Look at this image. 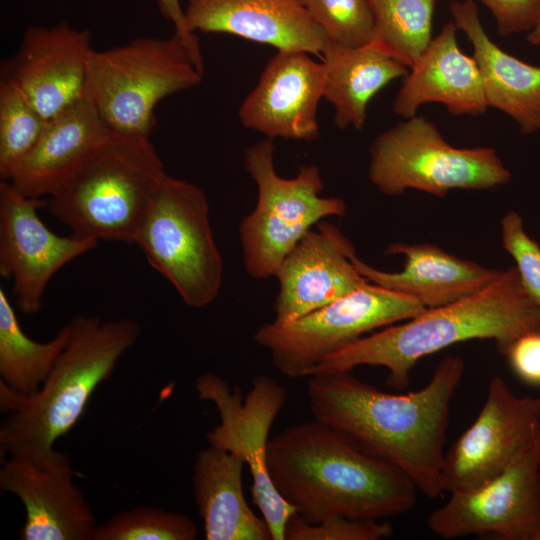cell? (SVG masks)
I'll list each match as a JSON object with an SVG mask.
<instances>
[{"instance_id":"1","label":"cell","mask_w":540,"mask_h":540,"mask_svg":"<svg viewBox=\"0 0 540 540\" xmlns=\"http://www.w3.org/2000/svg\"><path fill=\"white\" fill-rule=\"evenodd\" d=\"M465 370L460 357L448 356L417 391L387 393L351 371L311 374L307 399L313 419L334 428L364 452L405 472L420 493H443L441 470L452 398Z\"/></svg>"},{"instance_id":"2","label":"cell","mask_w":540,"mask_h":540,"mask_svg":"<svg viewBox=\"0 0 540 540\" xmlns=\"http://www.w3.org/2000/svg\"><path fill=\"white\" fill-rule=\"evenodd\" d=\"M267 469L280 496L310 524L333 516L381 520L410 511L419 490L395 465L313 419L269 440Z\"/></svg>"},{"instance_id":"3","label":"cell","mask_w":540,"mask_h":540,"mask_svg":"<svg viewBox=\"0 0 540 540\" xmlns=\"http://www.w3.org/2000/svg\"><path fill=\"white\" fill-rule=\"evenodd\" d=\"M539 330L540 310L526 294L517 268L511 266L472 295L358 339L324 359L313 373L382 366L388 371L387 385L404 390L413 367L429 354L471 339L493 340L506 354L518 337Z\"/></svg>"},{"instance_id":"4","label":"cell","mask_w":540,"mask_h":540,"mask_svg":"<svg viewBox=\"0 0 540 540\" xmlns=\"http://www.w3.org/2000/svg\"><path fill=\"white\" fill-rule=\"evenodd\" d=\"M69 341L40 389L25 396L0 382V455L25 456L37 465L57 450L55 442L78 422L96 388L113 374L119 358L140 336L127 317L103 322L94 316L70 320Z\"/></svg>"},{"instance_id":"5","label":"cell","mask_w":540,"mask_h":540,"mask_svg":"<svg viewBox=\"0 0 540 540\" xmlns=\"http://www.w3.org/2000/svg\"><path fill=\"white\" fill-rule=\"evenodd\" d=\"M165 174L149 137L109 129L49 196L48 208L74 237L131 243Z\"/></svg>"},{"instance_id":"6","label":"cell","mask_w":540,"mask_h":540,"mask_svg":"<svg viewBox=\"0 0 540 540\" xmlns=\"http://www.w3.org/2000/svg\"><path fill=\"white\" fill-rule=\"evenodd\" d=\"M203 72L201 52L179 33L138 37L108 50H92L85 96L110 129L149 137L156 105L198 85Z\"/></svg>"},{"instance_id":"7","label":"cell","mask_w":540,"mask_h":540,"mask_svg":"<svg viewBox=\"0 0 540 540\" xmlns=\"http://www.w3.org/2000/svg\"><path fill=\"white\" fill-rule=\"evenodd\" d=\"M150 266L192 308L219 295L224 264L209 220V204L196 184L168 175L153 192L134 236Z\"/></svg>"},{"instance_id":"8","label":"cell","mask_w":540,"mask_h":540,"mask_svg":"<svg viewBox=\"0 0 540 540\" xmlns=\"http://www.w3.org/2000/svg\"><path fill=\"white\" fill-rule=\"evenodd\" d=\"M275 146L267 138L249 146L244 167L257 185V202L242 218L238 232L246 273L253 279L274 277L286 255L313 226L330 216L342 217L340 197H322L323 181L316 165H303L293 178L274 166Z\"/></svg>"},{"instance_id":"9","label":"cell","mask_w":540,"mask_h":540,"mask_svg":"<svg viewBox=\"0 0 540 540\" xmlns=\"http://www.w3.org/2000/svg\"><path fill=\"white\" fill-rule=\"evenodd\" d=\"M369 154L368 178L387 196L414 189L444 197L454 189H491L511 180L494 148L454 147L424 116L403 119L379 134Z\"/></svg>"},{"instance_id":"10","label":"cell","mask_w":540,"mask_h":540,"mask_svg":"<svg viewBox=\"0 0 540 540\" xmlns=\"http://www.w3.org/2000/svg\"><path fill=\"white\" fill-rule=\"evenodd\" d=\"M427 308L415 297L371 282L303 317L261 325L254 341L270 352L276 369L290 378L309 376L328 356L365 334L408 320Z\"/></svg>"},{"instance_id":"11","label":"cell","mask_w":540,"mask_h":540,"mask_svg":"<svg viewBox=\"0 0 540 540\" xmlns=\"http://www.w3.org/2000/svg\"><path fill=\"white\" fill-rule=\"evenodd\" d=\"M198 399L212 402L220 422L206 434L209 444L243 459L248 466L253 504L267 522L273 540H284L288 518L296 512L275 489L267 469L271 427L282 410L286 388L267 375H257L243 398L239 385L229 384L213 373L196 378Z\"/></svg>"},{"instance_id":"12","label":"cell","mask_w":540,"mask_h":540,"mask_svg":"<svg viewBox=\"0 0 540 540\" xmlns=\"http://www.w3.org/2000/svg\"><path fill=\"white\" fill-rule=\"evenodd\" d=\"M426 523L446 540L473 535L540 540V433L496 477L478 488L450 493Z\"/></svg>"},{"instance_id":"13","label":"cell","mask_w":540,"mask_h":540,"mask_svg":"<svg viewBox=\"0 0 540 540\" xmlns=\"http://www.w3.org/2000/svg\"><path fill=\"white\" fill-rule=\"evenodd\" d=\"M540 433V398L519 397L493 376L475 421L445 453L443 492L469 491L505 470Z\"/></svg>"},{"instance_id":"14","label":"cell","mask_w":540,"mask_h":540,"mask_svg":"<svg viewBox=\"0 0 540 540\" xmlns=\"http://www.w3.org/2000/svg\"><path fill=\"white\" fill-rule=\"evenodd\" d=\"M45 202L27 197L7 180L0 183V274L13 283L18 308L34 314L51 278L98 241L60 236L41 220Z\"/></svg>"},{"instance_id":"15","label":"cell","mask_w":540,"mask_h":540,"mask_svg":"<svg viewBox=\"0 0 540 540\" xmlns=\"http://www.w3.org/2000/svg\"><path fill=\"white\" fill-rule=\"evenodd\" d=\"M91 34L66 22L28 26L17 51L1 63L14 83L47 119L85 97Z\"/></svg>"},{"instance_id":"16","label":"cell","mask_w":540,"mask_h":540,"mask_svg":"<svg viewBox=\"0 0 540 540\" xmlns=\"http://www.w3.org/2000/svg\"><path fill=\"white\" fill-rule=\"evenodd\" d=\"M73 475L70 458L59 451L42 465L25 456L2 461L0 489L25 508L20 540H93L98 525Z\"/></svg>"},{"instance_id":"17","label":"cell","mask_w":540,"mask_h":540,"mask_svg":"<svg viewBox=\"0 0 540 540\" xmlns=\"http://www.w3.org/2000/svg\"><path fill=\"white\" fill-rule=\"evenodd\" d=\"M355 247L322 220L307 232L276 270L274 321L287 323L320 309L369 282L352 261Z\"/></svg>"},{"instance_id":"18","label":"cell","mask_w":540,"mask_h":540,"mask_svg":"<svg viewBox=\"0 0 540 540\" xmlns=\"http://www.w3.org/2000/svg\"><path fill=\"white\" fill-rule=\"evenodd\" d=\"M322 62L302 51H278L266 64L238 115L267 138L311 141L319 135L317 111L324 97Z\"/></svg>"},{"instance_id":"19","label":"cell","mask_w":540,"mask_h":540,"mask_svg":"<svg viewBox=\"0 0 540 540\" xmlns=\"http://www.w3.org/2000/svg\"><path fill=\"white\" fill-rule=\"evenodd\" d=\"M184 13L193 33H226L278 51L321 57L330 42L297 0H188Z\"/></svg>"},{"instance_id":"20","label":"cell","mask_w":540,"mask_h":540,"mask_svg":"<svg viewBox=\"0 0 540 540\" xmlns=\"http://www.w3.org/2000/svg\"><path fill=\"white\" fill-rule=\"evenodd\" d=\"M454 22L445 24L404 77L392 104L403 119L428 103L442 104L454 116H477L488 109L478 66L461 51Z\"/></svg>"},{"instance_id":"21","label":"cell","mask_w":540,"mask_h":540,"mask_svg":"<svg viewBox=\"0 0 540 540\" xmlns=\"http://www.w3.org/2000/svg\"><path fill=\"white\" fill-rule=\"evenodd\" d=\"M449 10L472 46L488 108L505 113L524 135L539 132L540 66L501 49L486 33L474 0L453 1Z\"/></svg>"},{"instance_id":"22","label":"cell","mask_w":540,"mask_h":540,"mask_svg":"<svg viewBox=\"0 0 540 540\" xmlns=\"http://www.w3.org/2000/svg\"><path fill=\"white\" fill-rule=\"evenodd\" d=\"M384 253L403 255V270H378L360 260L356 253L352 255V261L369 282L413 296L427 309L453 303L480 291L497 279L502 271L485 268L427 243H392Z\"/></svg>"},{"instance_id":"23","label":"cell","mask_w":540,"mask_h":540,"mask_svg":"<svg viewBox=\"0 0 540 540\" xmlns=\"http://www.w3.org/2000/svg\"><path fill=\"white\" fill-rule=\"evenodd\" d=\"M109 129L83 97L48 120L34 149L7 181L27 197L50 196Z\"/></svg>"},{"instance_id":"24","label":"cell","mask_w":540,"mask_h":540,"mask_svg":"<svg viewBox=\"0 0 540 540\" xmlns=\"http://www.w3.org/2000/svg\"><path fill=\"white\" fill-rule=\"evenodd\" d=\"M245 462L209 444L193 464V495L206 540H273L265 519L247 504L242 474Z\"/></svg>"},{"instance_id":"25","label":"cell","mask_w":540,"mask_h":540,"mask_svg":"<svg viewBox=\"0 0 540 540\" xmlns=\"http://www.w3.org/2000/svg\"><path fill=\"white\" fill-rule=\"evenodd\" d=\"M320 58L325 75L324 98L334 107V123L340 129H362L371 99L409 72L405 64L373 42L357 47L329 42Z\"/></svg>"},{"instance_id":"26","label":"cell","mask_w":540,"mask_h":540,"mask_svg":"<svg viewBox=\"0 0 540 540\" xmlns=\"http://www.w3.org/2000/svg\"><path fill=\"white\" fill-rule=\"evenodd\" d=\"M71 334L68 322L48 342L27 336L5 292L0 288V378L15 392H37L65 349Z\"/></svg>"},{"instance_id":"27","label":"cell","mask_w":540,"mask_h":540,"mask_svg":"<svg viewBox=\"0 0 540 540\" xmlns=\"http://www.w3.org/2000/svg\"><path fill=\"white\" fill-rule=\"evenodd\" d=\"M372 11V42L409 69L432 40L435 0H367Z\"/></svg>"},{"instance_id":"28","label":"cell","mask_w":540,"mask_h":540,"mask_svg":"<svg viewBox=\"0 0 540 540\" xmlns=\"http://www.w3.org/2000/svg\"><path fill=\"white\" fill-rule=\"evenodd\" d=\"M11 81L0 76V177L9 180L48 123Z\"/></svg>"},{"instance_id":"29","label":"cell","mask_w":540,"mask_h":540,"mask_svg":"<svg viewBox=\"0 0 540 540\" xmlns=\"http://www.w3.org/2000/svg\"><path fill=\"white\" fill-rule=\"evenodd\" d=\"M198 530L186 515L139 506L98 525L93 540H195Z\"/></svg>"},{"instance_id":"30","label":"cell","mask_w":540,"mask_h":540,"mask_svg":"<svg viewBox=\"0 0 540 540\" xmlns=\"http://www.w3.org/2000/svg\"><path fill=\"white\" fill-rule=\"evenodd\" d=\"M330 42L357 47L372 42L374 21L367 0H297Z\"/></svg>"},{"instance_id":"31","label":"cell","mask_w":540,"mask_h":540,"mask_svg":"<svg viewBox=\"0 0 540 540\" xmlns=\"http://www.w3.org/2000/svg\"><path fill=\"white\" fill-rule=\"evenodd\" d=\"M392 535L393 527L386 521L333 516L310 524L296 512L284 530V540H382Z\"/></svg>"},{"instance_id":"32","label":"cell","mask_w":540,"mask_h":540,"mask_svg":"<svg viewBox=\"0 0 540 540\" xmlns=\"http://www.w3.org/2000/svg\"><path fill=\"white\" fill-rule=\"evenodd\" d=\"M503 248L515 261L521 284L540 310V246L524 230L522 217L509 211L501 220Z\"/></svg>"},{"instance_id":"33","label":"cell","mask_w":540,"mask_h":540,"mask_svg":"<svg viewBox=\"0 0 540 540\" xmlns=\"http://www.w3.org/2000/svg\"><path fill=\"white\" fill-rule=\"evenodd\" d=\"M493 16L502 36L527 34L535 25L540 0H478Z\"/></svg>"},{"instance_id":"34","label":"cell","mask_w":540,"mask_h":540,"mask_svg":"<svg viewBox=\"0 0 540 540\" xmlns=\"http://www.w3.org/2000/svg\"><path fill=\"white\" fill-rule=\"evenodd\" d=\"M505 355L512 370L521 380L540 386V330L518 337Z\"/></svg>"},{"instance_id":"35","label":"cell","mask_w":540,"mask_h":540,"mask_svg":"<svg viewBox=\"0 0 540 540\" xmlns=\"http://www.w3.org/2000/svg\"><path fill=\"white\" fill-rule=\"evenodd\" d=\"M156 3L162 15L173 24L175 32L179 33L192 48L201 52L195 33L191 32L187 26L185 13L179 0H156Z\"/></svg>"},{"instance_id":"36","label":"cell","mask_w":540,"mask_h":540,"mask_svg":"<svg viewBox=\"0 0 540 540\" xmlns=\"http://www.w3.org/2000/svg\"><path fill=\"white\" fill-rule=\"evenodd\" d=\"M526 36V39L530 44L540 47V10L534 27L526 34Z\"/></svg>"}]
</instances>
